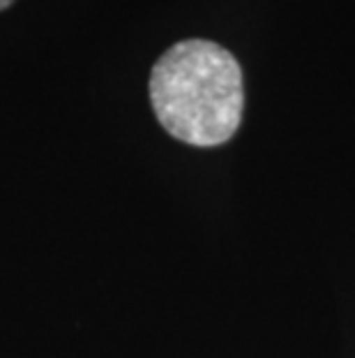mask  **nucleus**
Instances as JSON below:
<instances>
[{"label": "nucleus", "mask_w": 355, "mask_h": 358, "mask_svg": "<svg viewBox=\"0 0 355 358\" xmlns=\"http://www.w3.org/2000/svg\"><path fill=\"white\" fill-rule=\"evenodd\" d=\"M150 102L162 127L178 141L219 146L243 120V72L233 53L215 42H178L153 67Z\"/></svg>", "instance_id": "1"}, {"label": "nucleus", "mask_w": 355, "mask_h": 358, "mask_svg": "<svg viewBox=\"0 0 355 358\" xmlns=\"http://www.w3.org/2000/svg\"><path fill=\"white\" fill-rule=\"evenodd\" d=\"M14 0H0V10H5V7H10Z\"/></svg>", "instance_id": "2"}]
</instances>
